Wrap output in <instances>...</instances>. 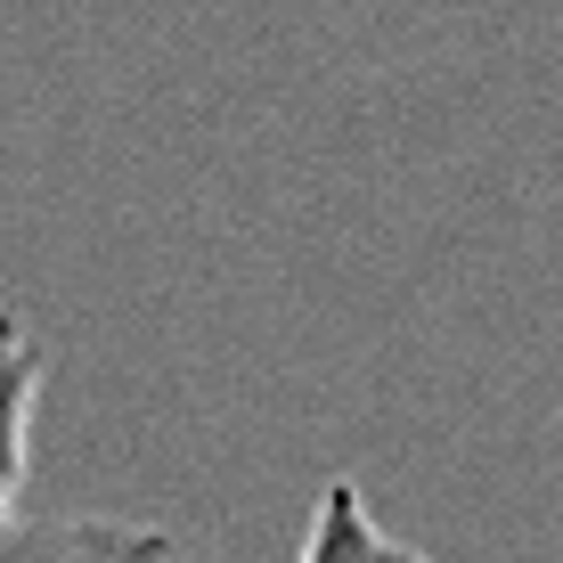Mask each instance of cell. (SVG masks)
<instances>
[{
    "instance_id": "obj_3",
    "label": "cell",
    "mask_w": 563,
    "mask_h": 563,
    "mask_svg": "<svg viewBox=\"0 0 563 563\" xmlns=\"http://www.w3.org/2000/svg\"><path fill=\"white\" fill-rule=\"evenodd\" d=\"M376 548H384V531H376V515H367L360 482L352 474L319 482V507H310V531H302L295 563H376Z\"/></svg>"
},
{
    "instance_id": "obj_1",
    "label": "cell",
    "mask_w": 563,
    "mask_h": 563,
    "mask_svg": "<svg viewBox=\"0 0 563 563\" xmlns=\"http://www.w3.org/2000/svg\"><path fill=\"white\" fill-rule=\"evenodd\" d=\"M172 539L123 515H16L0 522V563H164Z\"/></svg>"
},
{
    "instance_id": "obj_2",
    "label": "cell",
    "mask_w": 563,
    "mask_h": 563,
    "mask_svg": "<svg viewBox=\"0 0 563 563\" xmlns=\"http://www.w3.org/2000/svg\"><path fill=\"white\" fill-rule=\"evenodd\" d=\"M33 400H42V343L16 319V302H0V522H16L33 474Z\"/></svg>"
},
{
    "instance_id": "obj_4",
    "label": "cell",
    "mask_w": 563,
    "mask_h": 563,
    "mask_svg": "<svg viewBox=\"0 0 563 563\" xmlns=\"http://www.w3.org/2000/svg\"><path fill=\"white\" fill-rule=\"evenodd\" d=\"M376 563H433V555H417V548H400V539H384V548H376Z\"/></svg>"
}]
</instances>
